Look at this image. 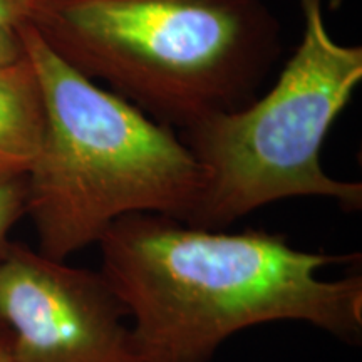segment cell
I'll return each instance as SVG.
<instances>
[{
  "label": "cell",
  "instance_id": "6da1fadb",
  "mask_svg": "<svg viewBox=\"0 0 362 362\" xmlns=\"http://www.w3.org/2000/svg\"><path fill=\"white\" fill-rule=\"evenodd\" d=\"M101 272L133 319L138 362H208L252 325L298 320L344 342L362 336V279L317 277L354 260L293 248L264 230L228 233L160 214L116 220Z\"/></svg>",
  "mask_w": 362,
  "mask_h": 362
},
{
  "label": "cell",
  "instance_id": "7a4b0ae2",
  "mask_svg": "<svg viewBox=\"0 0 362 362\" xmlns=\"http://www.w3.org/2000/svg\"><path fill=\"white\" fill-rule=\"evenodd\" d=\"M29 24L72 69L180 129L250 104L280 54L265 0H37Z\"/></svg>",
  "mask_w": 362,
  "mask_h": 362
},
{
  "label": "cell",
  "instance_id": "3957f363",
  "mask_svg": "<svg viewBox=\"0 0 362 362\" xmlns=\"http://www.w3.org/2000/svg\"><path fill=\"white\" fill-rule=\"evenodd\" d=\"M45 99V131L25 175V215L39 252L66 260L116 220L160 214L192 223L205 171L189 148L141 110L59 59L21 27Z\"/></svg>",
  "mask_w": 362,
  "mask_h": 362
},
{
  "label": "cell",
  "instance_id": "277c9868",
  "mask_svg": "<svg viewBox=\"0 0 362 362\" xmlns=\"http://www.w3.org/2000/svg\"><path fill=\"white\" fill-rule=\"evenodd\" d=\"M302 40L260 99L183 129L205 171L202 205L189 225L223 230L257 208L296 197L362 206V185L325 173L320 149L362 81V49L332 37L322 0H297Z\"/></svg>",
  "mask_w": 362,
  "mask_h": 362
},
{
  "label": "cell",
  "instance_id": "5b68a950",
  "mask_svg": "<svg viewBox=\"0 0 362 362\" xmlns=\"http://www.w3.org/2000/svg\"><path fill=\"white\" fill-rule=\"evenodd\" d=\"M124 317L101 270L12 240L0 257V334L11 362H138Z\"/></svg>",
  "mask_w": 362,
  "mask_h": 362
},
{
  "label": "cell",
  "instance_id": "8992f818",
  "mask_svg": "<svg viewBox=\"0 0 362 362\" xmlns=\"http://www.w3.org/2000/svg\"><path fill=\"white\" fill-rule=\"evenodd\" d=\"M45 131V99L30 57L0 66V181L33 168Z\"/></svg>",
  "mask_w": 362,
  "mask_h": 362
},
{
  "label": "cell",
  "instance_id": "52a82bcc",
  "mask_svg": "<svg viewBox=\"0 0 362 362\" xmlns=\"http://www.w3.org/2000/svg\"><path fill=\"white\" fill-rule=\"evenodd\" d=\"M25 215V176L0 181V257L4 255L13 225ZM2 336V334H0Z\"/></svg>",
  "mask_w": 362,
  "mask_h": 362
},
{
  "label": "cell",
  "instance_id": "ba28073f",
  "mask_svg": "<svg viewBox=\"0 0 362 362\" xmlns=\"http://www.w3.org/2000/svg\"><path fill=\"white\" fill-rule=\"evenodd\" d=\"M37 0H0V27L21 29L29 24Z\"/></svg>",
  "mask_w": 362,
  "mask_h": 362
},
{
  "label": "cell",
  "instance_id": "9c48e42d",
  "mask_svg": "<svg viewBox=\"0 0 362 362\" xmlns=\"http://www.w3.org/2000/svg\"><path fill=\"white\" fill-rule=\"evenodd\" d=\"M24 56L25 47L21 30L0 27V66L11 64Z\"/></svg>",
  "mask_w": 362,
  "mask_h": 362
},
{
  "label": "cell",
  "instance_id": "30bf717a",
  "mask_svg": "<svg viewBox=\"0 0 362 362\" xmlns=\"http://www.w3.org/2000/svg\"><path fill=\"white\" fill-rule=\"evenodd\" d=\"M0 362H11V356H8L7 344L4 341V337L0 336Z\"/></svg>",
  "mask_w": 362,
  "mask_h": 362
}]
</instances>
